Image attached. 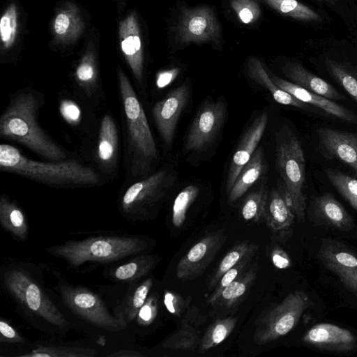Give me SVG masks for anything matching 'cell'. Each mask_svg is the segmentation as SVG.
<instances>
[{
	"label": "cell",
	"mask_w": 357,
	"mask_h": 357,
	"mask_svg": "<svg viewBox=\"0 0 357 357\" xmlns=\"http://www.w3.org/2000/svg\"><path fill=\"white\" fill-rule=\"evenodd\" d=\"M119 93L123 106L126 176L141 179L151 174L158 161V150L144 108L126 75L118 69Z\"/></svg>",
	"instance_id": "1"
},
{
	"label": "cell",
	"mask_w": 357,
	"mask_h": 357,
	"mask_svg": "<svg viewBox=\"0 0 357 357\" xmlns=\"http://www.w3.org/2000/svg\"><path fill=\"white\" fill-rule=\"evenodd\" d=\"M39 95L22 89L10 100L0 118V137L15 141L50 161L66 160L67 155L42 129L37 120L41 105Z\"/></svg>",
	"instance_id": "2"
},
{
	"label": "cell",
	"mask_w": 357,
	"mask_h": 357,
	"mask_svg": "<svg viewBox=\"0 0 357 357\" xmlns=\"http://www.w3.org/2000/svg\"><path fill=\"white\" fill-rule=\"evenodd\" d=\"M0 169L48 185L85 186L100 181V175L93 169L77 160L37 161L8 144L0 145Z\"/></svg>",
	"instance_id": "3"
},
{
	"label": "cell",
	"mask_w": 357,
	"mask_h": 357,
	"mask_svg": "<svg viewBox=\"0 0 357 357\" xmlns=\"http://www.w3.org/2000/svg\"><path fill=\"white\" fill-rule=\"evenodd\" d=\"M148 241L138 236H98L70 240L46 249L73 267L86 262L108 263L144 251Z\"/></svg>",
	"instance_id": "4"
},
{
	"label": "cell",
	"mask_w": 357,
	"mask_h": 357,
	"mask_svg": "<svg viewBox=\"0 0 357 357\" xmlns=\"http://www.w3.org/2000/svg\"><path fill=\"white\" fill-rule=\"evenodd\" d=\"M2 281L8 294L26 312L59 329L68 326L62 312L26 269L8 268L2 273Z\"/></svg>",
	"instance_id": "5"
},
{
	"label": "cell",
	"mask_w": 357,
	"mask_h": 357,
	"mask_svg": "<svg viewBox=\"0 0 357 357\" xmlns=\"http://www.w3.org/2000/svg\"><path fill=\"white\" fill-rule=\"evenodd\" d=\"M276 162L296 217L301 221L306 210L305 160L300 141L289 130L278 137Z\"/></svg>",
	"instance_id": "6"
},
{
	"label": "cell",
	"mask_w": 357,
	"mask_h": 357,
	"mask_svg": "<svg viewBox=\"0 0 357 357\" xmlns=\"http://www.w3.org/2000/svg\"><path fill=\"white\" fill-rule=\"evenodd\" d=\"M173 183L167 169H160L139 179L124 191L119 199V209L129 220L149 218L161 204Z\"/></svg>",
	"instance_id": "7"
},
{
	"label": "cell",
	"mask_w": 357,
	"mask_h": 357,
	"mask_svg": "<svg viewBox=\"0 0 357 357\" xmlns=\"http://www.w3.org/2000/svg\"><path fill=\"white\" fill-rule=\"evenodd\" d=\"M59 292L63 304L91 325L109 332H118L126 328L121 319L110 314L103 301L91 290L61 283Z\"/></svg>",
	"instance_id": "8"
},
{
	"label": "cell",
	"mask_w": 357,
	"mask_h": 357,
	"mask_svg": "<svg viewBox=\"0 0 357 357\" xmlns=\"http://www.w3.org/2000/svg\"><path fill=\"white\" fill-rule=\"evenodd\" d=\"M310 302L302 290L289 294L260 319L255 333L257 343L267 344L287 335L296 326Z\"/></svg>",
	"instance_id": "9"
},
{
	"label": "cell",
	"mask_w": 357,
	"mask_h": 357,
	"mask_svg": "<svg viewBox=\"0 0 357 357\" xmlns=\"http://www.w3.org/2000/svg\"><path fill=\"white\" fill-rule=\"evenodd\" d=\"M175 29L182 45L216 43L220 39V22L213 8L206 5L182 8Z\"/></svg>",
	"instance_id": "10"
},
{
	"label": "cell",
	"mask_w": 357,
	"mask_h": 357,
	"mask_svg": "<svg viewBox=\"0 0 357 357\" xmlns=\"http://www.w3.org/2000/svg\"><path fill=\"white\" fill-rule=\"evenodd\" d=\"M226 106L221 100L202 105L189 129L185 149L200 151L208 147L218 135L226 116Z\"/></svg>",
	"instance_id": "11"
},
{
	"label": "cell",
	"mask_w": 357,
	"mask_h": 357,
	"mask_svg": "<svg viewBox=\"0 0 357 357\" xmlns=\"http://www.w3.org/2000/svg\"><path fill=\"white\" fill-rule=\"evenodd\" d=\"M225 241L222 230L210 232L202 237L179 260L176 268V277L181 280H190L201 275Z\"/></svg>",
	"instance_id": "12"
},
{
	"label": "cell",
	"mask_w": 357,
	"mask_h": 357,
	"mask_svg": "<svg viewBox=\"0 0 357 357\" xmlns=\"http://www.w3.org/2000/svg\"><path fill=\"white\" fill-rule=\"evenodd\" d=\"M189 96L188 88L183 84L171 91L165 98L155 103L152 114L163 142L172 144L178 119Z\"/></svg>",
	"instance_id": "13"
},
{
	"label": "cell",
	"mask_w": 357,
	"mask_h": 357,
	"mask_svg": "<svg viewBox=\"0 0 357 357\" xmlns=\"http://www.w3.org/2000/svg\"><path fill=\"white\" fill-rule=\"evenodd\" d=\"M317 133L324 156L342 162L357 176V133L328 128H320Z\"/></svg>",
	"instance_id": "14"
},
{
	"label": "cell",
	"mask_w": 357,
	"mask_h": 357,
	"mask_svg": "<svg viewBox=\"0 0 357 357\" xmlns=\"http://www.w3.org/2000/svg\"><path fill=\"white\" fill-rule=\"evenodd\" d=\"M120 46L135 79L141 84L144 76V52L140 29L134 12L119 23Z\"/></svg>",
	"instance_id": "15"
},
{
	"label": "cell",
	"mask_w": 357,
	"mask_h": 357,
	"mask_svg": "<svg viewBox=\"0 0 357 357\" xmlns=\"http://www.w3.org/2000/svg\"><path fill=\"white\" fill-rule=\"evenodd\" d=\"M267 123L268 114L264 112L255 119L244 133L233 155L229 168L226 183L227 193L232 188L241 169L255 153L264 133Z\"/></svg>",
	"instance_id": "16"
},
{
	"label": "cell",
	"mask_w": 357,
	"mask_h": 357,
	"mask_svg": "<svg viewBox=\"0 0 357 357\" xmlns=\"http://www.w3.org/2000/svg\"><path fill=\"white\" fill-rule=\"evenodd\" d=\"M310 345L329 351L348 352L356 347L354 335L347 329L328 323L312 326L303 336Z\"/></svg>",
	"instance_id": "17"
},
{
	"label": "cell",
	"mask_w": 357,
	"mask_h": 357,
	"mask_svg": "<svg viewBox=\"0 0 357 357\" xmlns=\"http://www.w3.org/2000/svg\"><path fill=\"white\" fill-rule=\"evenodd\" d=\"M273 82L281 89L290 93L299 100L313 105L328 114L345 122L357 123V115L352 111L321 95L274 75H270Z\"/></svg>",
	"instance_id": "18"
},
{
	"label": "cell",
	"mask_w": 357,
	"mask_h": 357,
	"mask_svg": "<svg viewBox=\"0 0 357 357\" xmlns=\"http://www.w3.org/2000/svg\"><path fill=\"white\" fill-rule=\"evenodd\" d=\"M295 217L294 208L284 184L268 192L264 218L273 231H288L292 227Z\"/></svg>",
	"instance_id": "19"
},
{
	"label": "cell",
	"mask_w": 357,
	"mask_h": 357,
	"mask_svg": "<svg viewBox=\"0 0 357 357\" xmlns=\"http://www.w3.org/2000/svg\"><path fill=\"white\" fill-rule=\"evenodd\" d=\"M285 76L292 83L332 100H344V97L326 80L306 69L298 62H289L283 67Z\"/></svg>",
	"instance_id": "20"
},
{
	"label": "cell",
	"mask_w": 357,
	"mask_h": 357,
	"mask_svg": "<svg viewBox=\"0 0 357 357\" xmlns=\"http://www.w3.org/2000/svg\"><path fill=\"white\" fill-rule=\"evenodd\" d=\"M312 209L314 216L328 226L344 231L354 226L352 217L331 194L316 197Z\"/></svg>",
	"instance_id": "21"
},
{
	"label": "cell",
	"mask_w": 357,
	"mask_h": 357,
	"mask_svg": "<svg viewBox=\"0 0 357 357\" xmlns=\"http://www.w3.org/2000/svg\"><path fill=\"white\" fill-rule=\"evenodd\" d=\"M199 318L197 307L189 310L179 328L162 344V348L172 350H195L199 347L201 339L196 320Z\"/></svg>",
	"instance_id": "22"
},
{
	"label": "cell",
	"mask_w": 357,
	"mask_h": 357,
	"mask_svg": "<svg viewBox=\"0 0 357 357\" xmlns=\"http://www.w3.org/2000/svg\"><path fill=\"white\" fill-rule=\"evenodd\" d=\"M119 149V133L116 123L109 114L101 121L97 147V158L106 169H112L116 162Z\"/></svg>",
	"instance_id": "23"
},
{
	"label": "cell",
	"mask_w": 357,
	"mask_h": 357,
	"mask_svg": "<svg viewBox=\"0 0 357 357\" xmlns=\"http://www.w3.org/2000/svg\"><path fill=\"white\" fill-rule=\"evenodd\" d=\"M248 75L255 82L266 88L278 103L310 110L311 106L310 105L299 100L290 93L279 88L273 82L259 59L252 58L249 61Z\"/></svg>",
	"instance_id": "24"
},
{
	"label": "cell",
	"mask_w": 357,
	"mask_h": 357,
	"mask_svg": "<svg viewBox=\"0 0 357 357\" xmlns=\"http://www.w3.org/2000/svg\"><path fill=\"white\" fill-rule=\"evenodd\" d=\"M265 167L263 150L258 148L243 167L228 192V201L232 204L239 199L259 178Z\"/></svg>",
	"instance_id": "25"
},
{
	"label": "cell",
	"mask_w": 357,
	"mask_h": 357,
	"mask_svg": "<svg viewBox=\"0 0 357 357\" xmlns=\"http://www.w3.org/2000/svg\"><path fill=\"white\" fill-rule=\"evenodd\" d=\"M0 222L15 238L26 240L29 233L26 216L21 207L4 195L0 197Z\"/></svg>",
	"instance_id": "26"
},
{
	"label": "cell",
	"mask_w": 357,
	"mask_h": 357,
	"mask_svg": "<svg viewBox=\"0 0 357 357\" xmlns=\"http://www.w3.org/2000/svg\"><path fill=\"white\" fill-rule=\"evenodd\" d=\"M157 263L155 255H138L110 269L107 278L117 282H133L147 275Z\"/></svg>",
	"instance_id": "27"
},
{
	"label": "cell",
	"mask_w": 357,
	"mask_h": 357,
	"mask_svg": "<svg viewBox=\"0 0 357 357\" xmlns=\"http://www.w3.org/2000/svg\"><path fill=\"white\" fill-rule=\"evenodd\" d=\"M153 286V279L149 278L140 284L130 289L121 305L116 307L114 315L126 326L135 320L146 302Z\"/></svg>",
	"instance_id": "28"
},
{
	"label": "cell",
	"mask_w": 357,
	"mask_h": 357,
	"mask_svg": "<svg viewBox=\"0 0 357 357\" xmlns=\"http://www.w3.org/2000/svg\"><path fill=\"white\" fill-rule=\"evenodd\" d=\"M56 39L63 43L75 40L84 29V22L74 5H67L57 13L53 24Z\"/></svg>",
	"instance_id": "29"
},
{
	"label": "cell",
	"mask_w": 357,
	"mask_h": 357,
	"mask_svg": "<svg viewBox=\"0 0 357 357\" xmlns=\"http://www.w3.org/2000/svg\"><path fill=\"white\" fill-rule=\"evenodd\" d=\"M257 273V267L252 266L227 286L220 294L212 306L231 307L240 302L248 293Z\"/></svg>",
	"instance_id": "30"
},
{
	"label": "cell",
	"mask_w": 357,
	"mask_h": 357,
	"mask_svg": "<svg viewBox=\"0 0 357 357\" xmlns=\"http://www.w3.org/2000/svg\"><path fill=\"white\" fill-rule=\"evenodd\" d=\"M258 245L255 243L241 242L235 245L225 255L216 269L213 272L206 283L207 289L211 291L215 288L220 278L230 268L243 259L253 257L258 250Z\"/></svg>",
	"instance_id": "31"
},
{
	"label": "cell",
	"mask_w": 357,
	"mask_h": 357,
	"mask_svg": "<svg viewBox=\"0 0 357 357\" xmlns=\"http://www.w3.org/2000/svg\"><path fill=\"white\" fill-rule=\"evenodd\" d=\"M284 16L307 23H320L322 16L315 10L297 0H262Z\"/></svg>",
	"instance_id": "32"
},
{
	"label": "cell",
	"mask_w": 357,
	"mask_h": 357,
	"mask_svg": "<svg viewBox=\"0 0 357 357\" xmlns=\"http://www.w3.org/2000/svg\"><path fill=\"white\" fill-rule=\"evenodd\" d=\"M237 321L238 318L236 317L217 319L202 336L199 347V351L204 353L222 342L234 331Z\"/></svg>",
	"instance_id": "33"
},
{
	"label": "cell",
	"mask_w": 357,
	"mask_h": 357,
	"mask_svg": "<svg viewBox=\"0 0 357 357\" xmlns=\"http://www.w3.org/2000/svg\"><path fill=\"white\" fill-rule=\"evenodd\" d=\"M75 79L84 94L91 97L97 91L98 72L94 54L88 52L81 59L75 73Z\"/></svg>",
	"instance_id": "34"
},
{
	"label": "cell",
	"mask_w": 357,
	"mask_h": 357,
	"mask_svg": "<svg viewBox=\"0 0 357 357\" xmlns=\"http://www.w3.org/2000/svg\"><path fill=\"white\" fill-rule=\"evenodd\" d=\"M324 264L336 274L357 268V256L337 245H328L321 251Z\"/></svg>",
	"instance_id": "35"
},
{
	"label": "cell",
	"mask_w": 357,
	"mask_h": 357,
	"mask_svg": "<svg viewBox=\"0 0 357 357\" xmlns=\"http://www.w3.org/2000/svg\"><path fill=\"white\" fill-rule=\"evenodd\" d=\"M329 73L357 102V70L344 62L331 59L325 60Z\"/></svg>",
	"instance_id": "36"
},
{
	"label": "cell",
	"mask_w": 357,
	"mask_h": 357,
	"mask_svg": "<svg viewBox=\"0 0 357 357\" xmlns=\"http://www.w3.org/2000/svg\"><path fill=\"white\" fill-rule=\"evenodd\" d=\"M97 351L87 347L38 345L19 357H93Z\"/></svg>",
	"instance_id": "37"
},
{
	"label": "cell",
	"mask_w": 357,
	"mask_h": 357,
	"mask_svg": "<svg viewBox=\"0 0 357 357\" xmlns=\"http://www.w3.org/2000/svg\"><path fill=\"white\" fill-rule=\"evenodd\" d=\"M325 173L334 188L357 211V179L331 168L326 169Z\"/></svg>",
	"instance_id": "38"
},
{
	"label": "cell",
	"mask_w": 357,
	"mask_h": 357,
	"mask_svg": "<svg viewBox=\"0 0 357 357\" xmlns=\"http://www.w3.org/2000/svg\"><path fill=\"white\" fill-rule=\"evenodd\" d=\"M268 195L264 187L250 192L241 206V213L243 219L257 222L264 218Z\"/></svg>",
	"instance_id": "39"
},
{
	"label": "cell",
	"mask_w": 357,
	"mask_h": 357,
	"mask_svg": "<svg viewBox=\"0 0 357 357\" xmlns=\"http://www.w3.org/2000/svg\"><path fill=\"white\" fill-rule=\"evenodd\" d=\"M199 192L198 186L190 185L185 187L176 197L172 214V222L175 227L178 228L183 225L188 210L196 199Z\"/></svg>",
	"instance_id": "40"
},
{
	"label": "cell",
	"mask_w": 357,
	"mask_h": 357,
	"mask_svg": "<svg viewBox=\"0 0 357 357\" xmlns=\"http://www.w3.org/2000/svg\"><path fill=\"white\" fill-rule=\"evenodd\" d=\"M17 33V10L14 3L4 11L0 20V36L2 48L8 50L14 45Z\"/></svg>",
	"instance_id": "41"
},
{
	"label": "cell",
	"mask_w": 357,
	"mask_h": 357,
	"mask_svg": "<svg viewBox=\"0 0 357 357\" xmlns=\"http://www.w3.org/2000/svg\"><path fill=\"white\" fill-rule=\"evenodd\" d=\"M229 3L243 24L256 22L261 16V8L257 0H229Z\"/></svg>",
	"instance_id": "42"
},
{
	"label": "cell",
	"mask_w": 357,
	"mask_h": 357,
	"mask_svg": "<svg viewBox=\"0 0 357 357\" xmlns=\"http://www.w3.org/2000/svg\"><path fill=\"white\" fill-rule=\"evenodd\" d=\"M252 257H249L243 259L233 268L228 270L220 278V280L215 287L213 291L207 299L208 304L212 305L222 291L245 272V268L250 261Z\"/></svg>",
	"instance_id": "43"
},
{
	"label": "cell",
	"mask_w": 357,
	"mask_h": 357,
	"mask_svg": "<svg viewBox=\"0 0 357 357\" xmlns=\"http://www.w3.org/2000/svg\"><path fill=\"white\" fill-rule=\"evenodd\" d=\"M158 311V298L155 294L149 295L140 308L136 321L141 326H148L155 319Z\"/></svg>",
	"instance_id": "44"
},
{
	"label": "cell",
	"mask_w": 357,
	"mask_h": 357,
	"mask_svg": "<svg viewBox=\"0 0 357 357\" xmlns=\"http://www.w3.org/2000/svg\"><path fill=\"white\" fill-rule=\"evenodd\" d=\"M189 302L177 293L166 291L164 294V304L167 310L176 317L183 313Z\"/></svg>",
	"instance_id": "45"
},
{
	"label": "cell",
	"mask_w": 357,
	"mask_h": 357,
	"mask_svg": "<svg viewBox=\"0 0 357 357\" xmlns=\"http://www.w3.org/2000/svg\"><path fill=\"white\" fill-rule=\"evenodd\" d=\"M63 118L71 125H77L80 119L81 111L78 105L70 100H63L59 105Z\"/></svg>",
	"instance_id": "46"
},
{
	"label": "cell",
	"mask_w": 357,
	"mask_h": 357,
	"mask_svg": "<svg viewBox=\"0 0 357 357\" xmlns=\"http://www.w3.org/2000/svg\"><path fill=\"white\" fill-rule=\"evenodd\" d=\"M1 342L6 343H22L24 337L6 320L0 321Z\"/></svg>",
	"instance_id": "47"
},
{
	"label": "cell",
	"mask_w": 357,
	"mask_h": 357,
	"mask_svg": "<svg viewBox=\"0 0 357 357\" xmlns=\"http://www.w3.org/2000/svg\"><path fill=\"white\" fill-rule=\"evenodd\" d=\"M271 259L274 266L284 269L291 266V259L287 252L280 247H274L271 252Z\"/></svg>",
	"instance_id": "48"
},
{
	"label": "cell",
	"mask_w": 357,
	"mask_h": 357,
	"mask_svg": "<svg viewBox=\"0 0 357 357\" xmlns=\"http://www.w3.org/2000/svg\"><path fill=\"white\" fill-rule=\"evenodd\" d=\"M337 275L347 289L357 294V268L344 271Z\"/></svg>",
	"instance_id": "49"
},
{
	"label": "cell",
	"mask_w": 357,
	"mask_h": 357,
	"mask_svg": "<svg viewBox=\"0 0 357 357\" xmlns=\"http://www.w3.org/2000/svg\"><path fill=\"white\" fill-rule=\"evenodd\" d=\"M179 72L178 68H173L159 73L156 78V85L158 88H163L171 83Z\"/></svg>",
	"instance_id": "50"
},
{
	"label": "cell",
	"mask_w": 357,
	"mask_h": 357,
	"mask_svg": "<svg viewBox=\"0 0 357 357\" xmlns=\"http://www.w3.org/2000/svg\"><path fill=\"white\" fill-rule=\"evenodd\" d=\"M108 356L113 357H141L144 356V354H142L136 351L132 350H123L119 351L114 354H109Z\"/></svg>",
	"instance_id": "51"
},
{
	"label": "cell",
	"mask_w": 357,
	"mask_h": 357,
	"mask_svg": "<svg viewBox=\"0 0 357 357\" xmlns=\"http://www.w3.org/2000/svg\"><path fill=\"white\" fill-rule=\"evenodd\" d=\"M319 3H326L329 4L335 3L337 0H316Z\"/></svg>",
	"instance_id": "52"
}]
</instances>
